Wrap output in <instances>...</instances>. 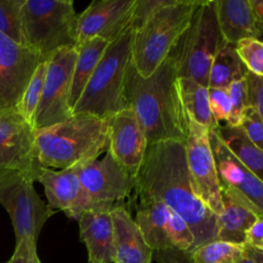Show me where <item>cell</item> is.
<instances>
[{"instance_id":"32","label":"cell","mask_w":263,"mask_h":263,"mask_svg":"<svg viewBox=\"0 0 263 263\" xmlns=\"http://www.w3.org/2000/svg\"><path fill=\"white\" fill-rule=\"evenodd\" d=\"M238 125L248 138L260 149H263V117L251 107H247L242 112Z\"/></svg>"},{"instance_id":"30","label":"cell","mask_w":263,"mask_h":263,"mask_svg":"<svg viewBox=\"0 0 263 263\" xmlns=\"http://www.w3.org/2000/svg\"><path fill=\"white\" fill-rule=\"evenodd\" d=\"M235 50L248 71L263 76V43L255 38H247L235 44Z\"/></svg>"},{"instance_id":"17","label":"cell","mask_w":263,"mask_h":263,"mask_svg":"<svg viewBox=\"0 0 263 263\" xmlns=\"http://www.w3.org/2000/svg\"><path fill=\"white\" fill-rule=\"evenodd\" d=\"M34 181L42 184L49 208L63 211L71 219L78 221L84 212L102 211L83 188L77 166L61 171L40 166L34 174Z\"/></svg>"},{"instance_id":"34","label":"cell","mask_w":263,"mask_h":263,"mask_svg":"<svg viewBox=\"0 0 263 263\" xmlns=\"http://www.w3.org/2000/svg\"><path fill=\"white\" fill-rule=\"evenodd\" d=\"M173 1L174 0H136L132 14V31L138 29L153 13L164 6L170 5Z\"/></svg>"},{"instance_id":"23","label":"cell","mask_w":263,"mask_h":263,"mask_svg":"<svg viewBox=\"0 0 263 263\" xmlns=\"http://www.w3.org/2000/svg\"><path fill=\"white\" fill-rule=\"evenodd\" d=\"M225 147L259 180L263 175V151L245 134L239 125L224 123L214 128Z\"/></svg>"},{"instance_id":"12","label":"cell","mask_w":263,"mask_h":263,"mask_svg":"<svg viewBox=\"0 0 263 263\" xmlns=\"http://www.w3.org/2000/svg\"><path fill=\"white\" fill-rule=\"evenodd\" d=\"M208 134V127L188 116V136L184 145L191 187L199 200L219 216L223 205Z\"/></svg>"},{"instance_id":"27","label":"cell","mask_w":263,"mask_h":263,"mask_svg":"<svg viewBox=\"0 0 263 263\" xmlns=\"http://www.w3.org/2000/svg\"><path fill=\"white\" fill-rule=\"evenodd\" d=\"M194 263H239L246 258L243 245L214 240L190 252Z\"/></svg>"},{"instance_id":"40","label":"cell","mask_w":263,"mask_h":263,"mask_svg":"<svg viewBox=\"0 0 263 263\" xmlns=\"http://www.w3.org/2000/svg\"><path fill=\"white\" fill-rule=\"evenodd\" d=\"M247 255V254H246ZM239 263H254L248 256H246V258L243 260H241Z\"/></svg>"},{"instance_id":"19","label":"cell","mask_w":263,"mask_h":263,"mask_svg":"<svg viewBox=\"0 0 263 263\" xmlns=\"http://www.w3.org/2000/svg\"><path fill=\"white\" fill-rule=\"evenodd\" d=\"M80 239L87 250V263H112L116 260L110 211H87L78 219Z\"/></svg>"},{"instance_id":"33","label":"cell","mask_w":263,"mask_h":263,"mask_svg":"<svg viewBox=\"0 0 263 263\" xmlns=\"http://www.w3.org/2000/svg\"><path fill=\"white\" fill-rule=\"evenodd\" d=\"M243 81L247 106L263 117V77L248 71Z\"/></svg>"},{"instance_id":"36","label":"cell","mask_w":263,"mask_h":263,"mask_svg":"<svg viewBox=\"0 0 263 263\" xmlns=\"http://www.w3.org/2000/svg\"><path fill=\"white\" fill-rule=\"evenodd\" d=\"M5 263H41L37 255V245L28 240L16 243L12 256Z\"/></svg>"},{"instance_id":"22","label":"cell","mask_w":263,"mask_h":263,"mask_svg":"<svg viewBox=\"0 0 263 263\" xmlns=\"http://www.w3.org/2000/svg\"><path fill=\"white\" fill-rule=\"evenodd\" d=\"M220 195L223 209L217 219L216 240L243 245L247 230L259 216L247 203L226 189L220 188Z\"/></svg>"},{"instance_id":"5","label":"cell","mask_w":263,"mask_h":263,"mask_svg":"<svg viewBox=\"0 0 263 263\" xmlns=\"http://www.w3.org/2000/svg\"><path fill=\"white\" fill-rule=\"evenodd\" d=\"M225 42L217 22L214 0H199L188 27L178 37L166 58L179 78H192L208 87L212 61Z\"/></svg>"},{"instance_id":"14","label":"cell","mask_w":263,"mask_h":263,"mask_svg":"<svg viewBox=\"0 0 263 263\" xmlns=\"http://www.w3.org/2000/svg\"><path fill=\"white\" fill-rule=\"evenodd\" d=\"M43 59L0 32V111L15 108Z\"/></svg>"},{"instance_id":"8","label":"cell","mask_w":263,"mask_h":263,"mask_svg":"<svg viewBox=\"0 0 263 263\" xmlns=\"http://www.w3.org/2000/svg\"><path fill=\"white\" fill-rule=\"evenodd\" d=\"M30 173L0 171V204L8 213L15 235V245L28 240L37 245L45 222L55 213L41 199Z\"/></svg>"},{"instance_id":"15","label":"cell","mask_w":263,"mask_h":263,"mask_svg":"<svg viewBox=\"0 0 263 263\" xmlns=\"http://www.w3.org/2000/svg\"><path fill=\"white\" fill-rule=\"evenodd\" d=\"M136 0H95L77 15L75 49L87 40L99 37L109 44L132 30Z\"/></svg>"},{"instance_id":"39","label":"cell","mask_w":263,"mask_h":263,"mask_svg":"<svg viewBox=\"0 0 263 263\" xmlns=\"http://www.w3.org/2000/svg\"><path fill=\"white\" fill-rule=\"evenodd\" d=\"M251 10L256 22L263 27V1L262 0H249Z\"/></svg>"},{"instance_id":"31","label":"cell","mask_w":263,"mask_h":263,"mask_svg":"<svg viewBox=\"0 0 263 263\" xmlns=\"http://www.w3.org/2000/svg\"><path fill=\"white\" fill-rule=\"evenodd\" d=\"M209 104L216 126L228 123L231 113V101L228 88L208 87Z\"/></svg>"},{"instance_id":"21","label":"cell","mask_w":263,"mask_h":263,"mask_svg":"<svg viewBox=\"0 0 263 263\" xmlns=\"http://www.w3.org/2000/svg\"><path fill=\"white\" fill-rule=\"evenodd\" d=\"M217 22L226 42L236 44L247 38L262 41L263 27L251 10L249 0H214Z\"/></svg>"},{"instance_id":"26","label":"cell","mask_w":263,"mask_h":263,"mask_svg":"<svg viewBox=\"0 0 263 263\" xmlns=\"http://www.w3.org/2000/svg\"><path fill=\"white\" fill-rule=\"evenodd\" d=\"M179 85L187 115L209 129H214L216 124L210 110L208 87L187 77L179 78Z\"/></svg>"},{"instance_id":"37","label":"cell","mask_w":263,"mask_h":263,"mask_svg":"<svg viewBox=\"0 0 263 263\" xmlns=\"http://www.w3.org/2000/svg\"><path fill=\"white\" fill-rule=\"evenodd\" d=\"M152 258L156 263H194L190 252L180 249H165L154 251Z\"/></svg>"},{"instance_id":"18","label":"cell","mask_w":263,"mask_h":263,"mask_svg":"<svg viewBox=\"0 0 263 263\" xmlns=\"http://www.w3.org/2000/svg\"><path fill=\"white\" fill-rule=\"evenodd\" d=\"M108 150L114 159L136 177L148 145L143 128L132 109H123L107 118Z\"/></svg>"},{"instance_id":"29","label":"cell","mask_w":263,"mask_h":263,"mask_svg":"<svg viewBox=\"0 0 263 263\" xmlns=\"http://www.w3.org/2000/svg\"><path fill=\"white\" fill-rule=\"evenodd\" d=\"M24 0H0V32L23 45L21 11Z\"/></svg>"},{"instance_id":"3","label":"cell","mask_w":263,"mask_h":263,"mask_svg":"<svg viewBox=\"0 0 263 263\" xmlns=\"http://www.w3.org/2000/svg\"><path fill=\"white\" fill-rule=\"evenodd\" d=\"M109 146L106 119L73 114L60 123L35 129L34 153L43 167L69 168L97 159Z\"/></svg>"},{"instance_id":"16","label":"cell","mask_w":263,"mask_h":263,"mask_svg":"<svg viewBox=\"0 0 263 263\" xmlns=\"http://www.w3.org/2000/svg\"><path fill=\"white\" fill-rule=\"evenodd\" d=\"M35 128L16 108L0 111V171L14 170L30 173L41 166L34 153Z\"/></svg>"},{"instance_id":"13","label":"cell","mask_w":263,"mask_h":263,"mask_svg":"<svg viewBox=\"0 0 263 263\" xmlns=\"http://www.w3.org/2000/svg\"><path fill=\"white\" fill-rule=\"evenodd\" d=\"M209 143L220 188L226 189L263 217V183L222 143L214 129H209Z\"/></svg>"},{"instance_id":"4","label":"cell","mask_w":263,"mask_h":263,"mask_svg":"<svg viewBox=\"0 0 263 263\" xmlns=\"http://www.w3.org/2000/svg\"><path fill=\"white\" fill-rule=\"evenodd\" d=\"M132 62V30L110 43L71 113H87L105 119L128 109L125 74Z\"/></svg>"},{"instance_id":"35","label":"cell","mask_w":263,"mask_h":263,"mask_svg":"<svg viewBox=\"0 0 263 263\" xmlns=\"http://www.w3.org/2000/svg\"><path fill=\"white\" fill-rule=\"evenodd\" d=\"M243 79L234 81L228 86V92L231 101V113L228 123L231 125H238L242 112L248 107Z\"/></svg>"},{"instance_id":"7","label":"cell","mask_w":263,"mask_h":263,"mask_svg":"<svg viewBox=\"0 0 263 263\" xmlns=\"http://www.w3.org/2000/svg\"><path fill=\"white\" fill-rule=\"evenodd\" d=\"M23 45L47 58L61 48H75L77 14L72 0H24Z\"/></svg>"},{"instance_id":"2","label":"cell","mask_w":263,"mask_h":263,"mask_svg":"<svg viewBox=\"0 0 263 263\" xmlns=\"http://www.w3.org/2000/svg\"><path fill=\"white\" fill-rule=\"evenodd\" d=\"M124 91L148 144L171 140L185 143L188 115L181 99L179 77L167 58L148 77H142L130 62Z\"/></svg>"},{"instance_id":"10","label":"cell","mask_w":263,"mask_h":263,"mask_svg":"<svg viewBox=\"0 0 263 263\" xmlns=\"http://www.w3.org/2000/svg\"><path fill=\"white\" fill-rule=\"evenodd\" d=\"M76 55V49L70 47L48 55L42 93L34 117L35 129L60 123L72 116L69 98Z\"/></svg>"},{"instance_id":"6","label":"cell","mask_w":263,"mask_h":263,"mask_svg":"<svg viewBox=\"0 0 263 263\" xmlns=\"http://www.w3.org/2000/svg\"><path fill=\"white\" fill-rule=\"evenodd\" d=\"M199 0H174L132 31V63L142 77L150 76L165 60L188 27Z\"/></svg>"},{"instance_id":"24","label":"cell","mask_w":263,"mask_h":263,"mask_svg":"<svg viewBox=\"0 0 263 263\" xmlns=\"http://www.w3.org/2000/svg\"><path fill=\"white\" fill-rule=\"evenodd\" d=\"M109 43L99 37L91 38L76 48L77 55L73 70L69 108L72 111L84 87L103 57ZM72 114V113H71Z\"/></svg>"},{"instance_id":"28","label":"cell","mask_w":263,"mask_h":263,"mask_svg":"<svg viewBox=\"0 0 263 263\" xmlns=\"http://www.w3.org/2000/svg\"><path fill=\"white\" fill-rule=\"evenodd\" d=\"M48 58V57H47ZM47 58L43 59L35 69L27 87L25 88L20 102L15 106L22 117L34 127V117L41 98L44 84Z\"/></svg>"},{"instance_id":"41","label":"cell","mask_w":263,"mask_h":263,"mask_svg":"<svg viewBox=\"0 0 263 263\" xmlns=\"http://www.w3.org/2000/svg\"><path fill=\"white\" fill-rule=\"evenodd\" d=\"M112 263H120V262H118V261H114V262H112Z\"/></svg>"},{"instance_id":"1","label":"cell","mask_w":263,"mask_h":263,"mask_svg":"<svg viewBox=\"0 0 263 263\" xmlns=\"http://www.w3.org/2000/svg\"><path fill=\"white\" fill-rule=\"evenodd\" d=\"M135 180L134 192L162 201L185 222L193 236L192 250L217 239L218 216L192 190L184 142L149 143Z\"/></svg>"},{"instance_id":"9","label":"cell","mask_w":263,"mask_h":263,"mask_svg":"<svg viewBox=\"0 0 263 263\" xmlns=\"http://www.w3.org/2000/svg\"><path fill=\"white\" fill-rule=\"evenodd\" d=\"M135 222L145 241L154 251L180 249L190 252L193 236L185 222L162 201L133 191Z\"/></svg>"},{"instance_id":"20","label":"cell","mask_w":263,"mask_h":263,"mask_svg":"<svg viewBox=\"0 0 263 263\" xmlns=\"http://www.w3.org/2000/svg\"><path fill=\"white\" fill-rule=\"evenodd\" d=\"M116 260L120 263H151L153 251L147 245L132 214L124 206L110 211Z\"/></svg>"},{"instance_id":"25","label":"cell","mask_w":263,"mask_h":263,"mask_svg":"<svg viewBox=\"0 0 263 263\" xmlns=\"http://www.w3.org/2000/svg\"><path fill=\"white\" fill-rule=\"evenodd\" d=\"M247 72L248 69L236 53L235 44L225 42L212 61L208 87L228 88L232 82L242 80Z\"/></svg>"},{"instance_id":"38","label":"cell","mask_w":263,"mask_h":263,"mask_svg":"<svg viewBox=\"0 0 263 263\" xmlns=\"http://www.w3.org/2000/svg\"><path fill=\"white\" fill-rule=\"evenodd\" d=\"M243 245L263 250V217L257 218L247 230Z\"/></svg>"},{"instance_id":"11","label":"cell","mask_w":263,"mask_h":263,"mask_svg":"<svg viewBox=\"0 0 263 263\" xmlns=\"http://www.w3.org/2000/svg\"><path fill=\"white\" fill-rule=\"evenodd\" d=\"M77 175L88 196L102 211L123 206V200L132 196L136 186L135 177L109 151L102 159L77 166Z\"/></svg>"}]
</instances>
